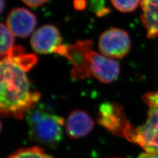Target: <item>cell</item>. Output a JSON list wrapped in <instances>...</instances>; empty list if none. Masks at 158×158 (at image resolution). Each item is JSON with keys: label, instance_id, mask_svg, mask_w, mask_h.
I'll return each mask as SVG.
<instances>
[{"label": "cell", "instance_id": "9", "mask_svg": "<svg viewBox=\"0 0 158 158\" xmlns=\"http://www.w3.org/2000/svg\"><path fill=\"white\" fill-rule=\"evenodd\" d=\"M118 63L112 59L92 52L90 57L91 74L99 81L111 83L115 81L119 75Z\"/></svg>", "mask_w": 158, "mask_h": 158}, {"label": "cell", "instance_id": "5", "mask_svg": "<svg viewBox=\"0 0 158 158\" xmlns=\"http://www.w3.org/2000/svg\"><path fill=\"white\" fill-rule=\"evenodd\" d=\"M131 47L130 36L122 29L111 28L103 32L99 38L98 48L102 55L112 58L125 57Z\"/></svg>", "mask_w": 158, "mask_h": 158}, {"label": "cell", "instance_id": "7", "mask_svg": "<svg viewBox=\"0 0 158 158\" xmlns=\"http://www.w3.org/2000/svg\"><path fill=\"white\" fill-rule=\"evenodd\" d=\"M62 38L59 30L52 24H46L37 29L31 39L33 50L40 54L56 53L60 48Z\"/></svg>", "mask_w": 158, "mask_h": 158}, {"label": "cell", "instance_id": "18", "mask_svg": "<svg viewBox=\"0 0 158 158\" xmlns=\"http://www.w3.org/2000/svg\"><path fill=\"white\" fill-rule=\"evenodd\" d=\"M0 2H1V9H0V11L1 13L3 11V9L5 7V0H0Z\"/></svg>", "mask_w": 158, "mask_h": 158}, {"label": "cell", "instance_id": "8", "mask_svg": "<svg viewBox=\"0 0 158 158\" xmlns=\"http://www.w3.org/2000/svg\"><path fill=\"white\" fill-rule=\"evenodd\" d=\"M36 18L25 8L13 9L8 15L7 26L15 36L26 38L33 32L36 26Z\"/></svg>", "mask_w": 158, "mask_h": 158}, {"label": "cell", "instance_id": "3", "mask_svg": "<svg viewBox=\"0 0 158 158\" xmlns=\"http://www.w3.org/2000/svg\"><path fill=\"white\" fill-rule=\"evenodd\" d=\"M142 100L148 107L147 120L137 128L131 125L125 137L141 146L146 152L158 154V92L145 94Z\"/></svg>", "mask_w": 158, "mask_h": 158}, {"label": "cell", "instance_id": "16", "mask_svg": "<svg viewBox=\"0 0 158 158\" xmlns=\"http://www.w3.org/2000/svg\"><path fill=\"white\" fill-rule=\"evenodd\" d=\"M74 7L77 9L81 11L86 7L85 0H74Z\"/></svg>", "mask_w": 158, "mask_h": 158}, {"label": "cell", "instance_id": "11", "mask_svg": "<svg viewBox=\"0 0 158 158\" xmlns=\"http://www.w3.org/2000/svg\"><path fill=\"white\" fill-rule=\"evenodd\" d=\"M141 20L149 38L158 37V0H142Z\"/></svg>", "mask_w": 158, "mask_h": 158}, {"label": "cell", "instance_id": "1", "mask_svg": "<svg viewBox=\"0 0 158 158\" xmlns=\"http://www.w3.org/2000/svg\"><path fill=\"white\" fill-rule=\"evenodd\" d=\"M0 62V110L3 115L23 118L37 104L40 94L32 90L27 72L37 61L35 55L15 46Z\"/></svg>", "mask_w": 158, "mask_h": 158}, {"label": "cell", "instance_id": "12", "mask_svg": "<svg viewBox=\"0 0 158 158\" xmlns=\"http://www.w3.org/2000/svg\"><path fill=\"white\" fill-rule=\"evenodd\" d=\"M0 34H1L0 53H1V57H3L7 55L15 47V36L7 26L3 23L0 24Z\"/></svg>", "mask_w": 158, "mask_h": 158}, {"label": "cell", "instance_id": "13", "mask_svg": "<svg viewBox=\"0 0 158 158\" xmlns=\"http://www.w3.org/2000/svg\"><path fill=\"white\" fill-rule=\"evenodd\" d=\"M7 158H52L38 147L23 148L15 152Z\"/></svg>", "mask_w": 158, "mask_h": 158}, {"label": "cell", "instance_id": "10", "mask_svg": "<svg viewBox=\"0 0 158 158\" xmlns=\"http://www.w3.org/2000/svg\"><path fill=\"white\" fill-rule=\"evenodd\" d=\"M94 121L87 113L75 110L69 114L66 123V131L69 137L78 139L86 136L94 128Z\"/></svg>", "mask_w": 158, "mask_h": 158}, {"label": "cell", "instance_id": "14", "mask_svg": "<svg viewBox=\"0 0 158 158\" xmlns=\"http://www.w3.org/2000/svg\"><path fill=\"white\" fill-rule=\"evenodd\" d=\"M111 2L116 9L123 13H130L135 11L142 0H111Z\"/></svg>", "mask_w": 158, "mask_h": 158}, {"label": "cell", "instance_id": "15", "mask_svg": "<svg viewBox=\"0 0 158 158\" xmlns=\"http://www.w3.org/2000/svg\"><path fill=\"white\" fill-rule=\"evenodd\" d=\"M22 1L29 7H36L42 6L43 4L46 3L48 0H22Z\"/></svg>", "mask_w": 158, "mask_h": 158}, {"label": "cell", "instance_id": "17", "mask_svg": "<svg viewBox=\"0 0 158 158\" xmlns=\"http://www.w3.org/2000/svg\"><path fill=\"white\" fill-rule=\"evenodd\" d=\"M137 158H158V154L145 152L138 156Z\"/></svg>", "mask_w": 158, "mask_h": 158}, {"label": "cell", "instance_id": "6", "mask_svg": "<svg viewBox=\"0 0 158 158\" xmlns=\"http://www.w3.org/2000/svg\"><path fill=\"white\" fill-rule=\"evenodd\" d=\"M98 123L117 136L125 137L131 125L127 119L123 107L116 103L105 102L99 109Z\"/></svg>", "mask_w": 158, "mask_h": 158}, {"label": "cell", "instance_id": "2", "mask_svg": "<svg viewBox=\"0 0 158 158\" xmlns=\"http://www.w3.org/2000/svg\"><path fill=\"white\" fill-rule=\"evenodd\" d=\"M26 119L31 140L50 148L57 146L62 138V117L42 104H36L27 112Z\"/></svg>", "mask_w": 158, "mask_h": 158}, {"label": "cell", "instance_id": "4", "mask_svg": "<svg viewBox=\"0 0 158 158\" xmlns=\"http://www.w3.org/2000/svg\"><path fill=\"white\" fill-rule=\"evenodd\" d=\"M92 42L80 40L70 45H62L56 53L67 58L73 65L71 76L74 79H85L90 77V57Z\"/></svg>", "mask_w": 158, "mask_h": 158}]
</instances>
